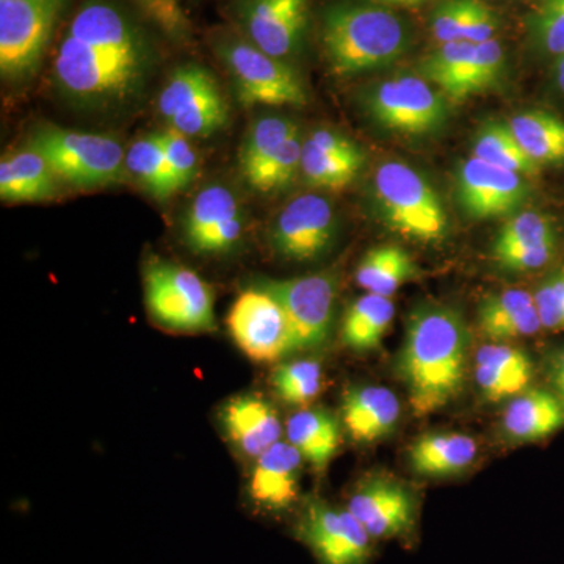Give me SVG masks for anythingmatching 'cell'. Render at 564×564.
Segmentation results:
<instances>
[{
	"label": "cell",
	"mask_w": 564,
	"mask_h": 564,
	"mask_svg": "<svg viewBox=\"0 0 564 564\" xmlns=\"http://www.w3.org/2000/svg\"><path fill=\"white\" fill-rule=\"evenodd\" d=\"M143 44L120 10L90 2L77 11L54 61V76L69 98L88 104L131 98L143 80Z\"/></svg>",
	"instance_id": "obj_1"
},
{
	"label": "cell",
	"mask_w": 564,
	"mask_h": 564,
	"mask_svg": "<svg viewBox=\"0 0 564 564\" xmlns=\"http://www.w3.org/2000/svg\"><path fill=\"white\" fill-rule=\"evenodd\" d=\"M469 361V329L458 311L423 304L406 323L399 373L415 415L443 410L462 392Z\"/></svg>",
	"instance_id": "obj_2"
},
{
	"label": "cell",
	"mask_w": 564,
	"mask_h": 564,
	"mask_svg": "<svg viewBox=\"0 0 564 564\" xmlns=\"http://www.w3.org/2000/svg\"><path fill=\"white\" fill-rule=\"evenodd\" d=\"M323 47L336 76H356L402 57L411 33L402 18L372 6L340 3L323 17Z\"/></svg>",
	"instance_id": "obj_3"
},
{
	"label": "cell",
	"mask_w": 564,
	"mask_h": 564,
	"mask_svg": "<svg viewBox=\"0 0 564 564\" xmlns=\"http://www.w3.org/2000/svg\"><path fill=\"white\" fill-rule=\"evenodd\" d=\"M378 209L392 231L404 239L437 243L448 232L440 196L423 174L403 162H386L375 173Z\"/></svg>",
	"instance_id": "obj_4"
},
{
	"label": "cell",
	"mask_w": 564,
	"mask_h": 564,
	"mask_svg": "<svg viewBox=\"0 0 564 564\" xmlns=\"http://www.w3.org/2000/svg\"><path fill=\"white\" fill-rule=\"evenodd\" d=\"M32 148L46 159L57 180L80 188L117 184L128 170L121 143L102 133L46 126L33 133Z\"/></svg>",
	"instance_id": "obj_5"
},
{
	"label": "cell",
	"mask_w": 564,
	"mask_h": 564,
	"mask_svg": "<svg viewBox=\"0 0 564 564\" xmlns=\"http://www.w3.org/2000/svg\"><path fill=\"white\" fill-rule=\"evenodd\" d=\"M143 281L148 311L162 326L185 333L215 328L214 295L192 270L158 259L148 263Z\"/></svg>",
	"instance_id": "obj_6"
},
{
	"label": "cell",
	"mask_w": 564,
	"mask_h": 564,
	"mask_svg": "<svg viewBox=\"0 0 564 564\" xmlns=\"http://www.w3.org/2000/svg\"><path fill=\"white\" fill-rule=\"evenodd\" d=\"M66 2L68 0H0L3 79H25L35 73Z\"/></svg>",
	"instance_id": "obj_7"
},
{
	"label": "cell",
	"mask_w": 564,
	"mask_h": 564,
	"mask_svg": "<svg viewBox=\"0 0 564 564\" xmlns=\"http://www.w3.org/2000/svg\"><path fill=\"white\" fill-rule=\"evenodd\" d=\"M240 101L247 106L300 107L307 101L296 70L250 41H228L220 46Z\"/></svg>",
	"instance_id": "obj_8"
},
{
	"label": "cell",
	"mask_w": 564,
	"mask_h": 564,
	"mask_svg": "<svg viewBox=\"0 0 564 564\" xmlns=\"http://www.w3.org/2000/svg\"><path fill=\"white\" fill-rule=\"evenodd\" d=\"M159 111L170 129L185 137H209L228 121V106L217 80L195 65L174 70L159 96Z\"/></svg>",
	"instance_id": "obj_9"
},
{
	"label": "cell",
	"mask_w": 564,
	"mask_h": 564,
	"mask_svg": "<svg viewBox=\"0 0 564 564\" xmlns=\"http://www.w3.org/2000/svg\"><path fill=\"white\" fill-rule=\"evenodd\" d=\"M295 534L318 564H370L377 541L347 510L325 500H310L299 516Z\"/></svg>",
	"instance_id": "obj_10"
},
{
	"label": "cell",
	"mask_w": 564,
	"mask_h": 564,
	"mask_svg": "<svg viewBox=\"0 0 564 564\" xmlns=\"http://www.w3.org/2000/svg\"><path fill=\"white\" fill-rule=\"evenodd\" d=\"M261 288L272 293L288 315L293 351L313 350L328 340L337 295L334 274L265 281Z\"/></svg>",
	"instance_id": "obj_11"
},
{
	"label": "cell",
	"mask_w": 564,
	"mask_h": 564,
	"mask_svg": "<svg viewBox=\"0 0 564 564\" xmlns=\"http://www.w3.org/2000/svg\"><path fill=\"white\" fill-rule=\"evenodd\" d=\"M226 323L234 343L251 361L278 362L293 351L288 315L265 289H248L240 293Z\"/></svg>",
	"instance_id": "obj_12"
},
{
	"label": "cell",
	"mask_w": 564,
	"mask_h": 564,
	"mask_svg": "<svg viewBox=\"0 0 564 564\" xmlns=\"http://www.w3.org/2000/svg\"><path fill=\"white\" fill-rule=\"evenodd\" d=\"M347 510L375 541L413 543L419 502L406 486L391 478L364 480L348 499Z\"/></svg>",
	"instance_id": "obj_13"
},
{
	"label": "cell",
	"mask_w": 564,
	"mask_h": 564,
	"mask_svg": "<svg viewBox=\"0 0 564 564\" xmlns=\"http://www.w3.org/2000/svg\"><path fill=\"white\" fill-rule=\"evenodd\" d=\"M370 111L383 128L410 135L436 131L447 118L443 93L414 76L381 82L370 98Z\"/></svg>",
	"instance_id": "obj_14"
},
{
	"label": "cell",
	"mask_w": 564,
	"mask_h": 564,
	"mask_svg": "<svg viewBox=\"0 0 564 564\" xmlns=\"http://www.w3.org/2000/svg\"><path fill=\"white\" fill-rule=\"evenodd\" d=\"M336 232V214L328 199L314 193L296 196L278 215L272 243L282 258L310 262L328 250Z\"/></svg>",
	"instance_id": "obj_15"
},
{
	"label": "cell",
	"mask_w": 564,
	"mask_h": 564,
	"mask_svg": "<svg viewBox=\"0 0 564 564\" xmlns=\"http://www.w3.org/2000/svg\"><path fill=\"white\" fill-rule=\"evenodd\" d=\"M243 231L239 199L225 185H209L195 196L184 218V239L196 254L231 251Z\"/></svg>",
	"instance_id": "obj_16"
},
{
	"label": "cell",
	"mask_w": 564,
	"mask_h": 564,
	"mask_svg": "<svg viewBox=\"0 0 564 564\" xmlns=\"http://www.w3.org/2000/svg\"><path fill=\"white\" fill-rule=\"evenodd\" d=\"M456 195L467 217L486 220L503 217L522 206L529 187L521 174L470 155L459 169Z\"/></svg>",
	"instance_id": "obj_17"
},
{
	"label": "cell",
	"mask_w": 564,
	"mask_h": 564,
	"mask_svg": "<svg viewBox=\"0 0 564 564\" xmlns=\"http://www.w3.org/2000/svg\"><path fill=\"white\" fill-rule=\"evenodd\" d=\"M243 21L250 43L282 61L302 43L307 0H251Z\"/></svg>",
	"instance_id": "obj_18"
},
{
	"label": "cell",
	"mask_w": 564,
	"mask_h": 564,
	"mask_svg": "<svg viewBox=\"0 0 564 564\" xmlns=\"http://www.w3.org/2000/svg\"><path fill=\"white\" fill-rule=\"evenodd\" d=\"M303 456L291 443H276L256 458L251 499L269 513L289 510L299 500Z\"/></svg>",
	"instance_id": "obj_19"
},
{
	"label": "cell",
	"mask_w": 564,
	"mask_h": 564,
	"mask_svg": "<svg viewBox=\"0 0 564 564\" xmlns=\"http://www.w3.org/2000/svg\"><path fill=\"white\" fill-rule=\"evenodd\" d=\"M400 415L399 397L384 386H356L344 393L343 419L356 443L383 440L395 430Z\"/></svg>",
	"instance_id": "obj_20"
},
{
	"label": "cell",
	"mask_w": 564,
	"mask_h": 564,
	"mask_svg": "<svg viewBox=\"0 0 564 564\" xmlns=\"http://www.w3.org/2000/svg\"><path fill=\"white\" fill-rule=\"evenodd\" d=\"M221 423L229 440L252 458H259L281 440L276 410L261 395L248 393L229 400L221 410Z\"/></svg>",
	"instance_id": "obj_21"
},
{
	"label": "cell",
	"mask_w": 564,
	"mask_h": 564,
	"mask_svg": "<svg viewBox=\"0 0 564 564\" xmlns=\"http://www.w3.org/2000/svg\"><path fill=\"white\" fill-rule=\"evenodd\" d=\"M532 361L521 348L510 344H486L475 358V381L489 402L513 399L529 388Z\"/></svg>",
	"instance_id": "obj_22"
},
{
	"label": "cell",
	"mask_w": 564,
	"mask_h": 564,
	"mask_svg": "<svg viewBox=\"0 0 564 564\" xmlns=\"http://www.w3.org/2000/svg\"><path fill=\"white\" fill-rule=\"evenodd\" d=\"M478 328L486 339L507 344L543 329L534 295L522 289H510L486 296L478 307Z\"/></svg>",
	"instance_id": "obj_23"
},
{
	"label": "cell",
	"mask_w": 564,
	"mask_h": 564,
	"mask_svg": "<svg viewBox=\"0 0 564 564\" xmlns=\"http://www.w3.org/2000/svg\"><path fill=\"white\" fill-rule=\"evenodd\" d=\"M564 426V403L555 393L529 389L513 397L503 413V429L519 443L545 440Z\"/></svg>",
	"instance_id": "obj_24"
},
{
	"label": "cell",
	"mask_w": 564,
	"mask_h": 564,
	"mask_svg": "<svg viewBox=\"0 0 564 564\" xmlns=\"http://www.w3.org/2000/svg\"><path fill=\"white\" fill-rule=\"evenodd\" d=\"M473 436L463 433H429L419 437L410 451L411 467L423 477H451L466 470L477 458Z\"/></svg>",
	"instance_id": "obj_25"
},
{
	"label": "cell",
	"mask_w": 564,
	"mask_h": 564,
	"mask_svg": "<svg viewBox=\"0 0 564 564\" xmlns=\"http://www.w3.org/2000/svg\"><path fill=\"white\" fill-rule=\"evenodd\" d=\"M285 433L304 462L317 470L328 466L343 443L339 422L321 408H306L293 414L285 425Z\"/></svg>",
	"instance_id": "obj_26"
},
{
	"label": "cell",
	"mask_w": 564,
	"mask_h": 564,
	"mask_svg": "<svg viewBox=\"0 0 564 564\" xmlns=\"http://www.w3.org/2000/svg\"><path fill=\"white\" fill-rule=\"evenodd\" d=\"M55 174L39 151L17 152L0 162V196L3 202H46L55 195Z\"/></svg>",
	"instance_id": "obj_27"
},
{
	"label": "cell",
	"mask_w": 564,
	"mask_h": 564,
	"mask_svg": "<svg viewBox=\"0 0 564 564\" xmlns=\"http://www.w3.org/2000/svg\"><path fill=\"white\" fill-rule=\"evenodd\" d=\"M395 306L389 296L367 292L350 304L345 313L340 339L352 351L377 350L391 328Z\"/></svg>",
	"instance_id": "obj_28"
},
{
	"label": "cell",
	"mask_w": 564,
	"mask_h": 564,
	"mask_svg": "<svg viewBox=\"0 0 564 564\" xmlns=\"http://www.w3.org/2000/svg\"><path fill=\"white\" fill-rule=\"evenodd\" d=\"M514 139L538 165L564 162V121L547 111L532 110L516 115L508 122Z\"/></svg>",
	"instance_id": "obj_29"
},
{
	"label": "cell",
	"mask_w": 564,
	"mask_h": 564,
	"mask_svg": "<svg viewBox=\"0 0 564 564\" xmlns=\"http://www.w3.org/2000/svg\"><path fill=\"white\" fill-rule=\"evenodd\" d=\"M417 274L414 259L399 245H380L367 251L355 280L367 292L391 296Z\"/></svg>",
	"instance_id": "obj_30"
},
{
	"label": "cell",
	"mask_w": 564,
	"mask_h": 564,
	"mask_svg": "<svg viewBox=\"0 0 564 564\" xmlns=\"http://www.w3.org/2000/svg\"><path fill=\"white\" fill-rule=\"evenodd\" d=\"M475 46L477 44L464 40L441 44L422 62L423 77L436 85L445 96L459 101L473 68Z\"/></svg>",
	"instance_id": "obj_31"
},
{
	"label": "cell",
	"mask_w": 564,
	"mask_h": 564,
	"mask_svg": "<svg viewBox=\"0 0 564 564\" xmlns=\"http://www.w3.org/2000/svg\"><path fill=\"white\" fill-rule=\"evenodd\" d=\"M126 169L154 198L166 199L176 193L166 162L162 132L137 140L126 152Z\"/></svg>",
	"instance_id": "obj_32"
},
{
	"label": "cell",
	"mask_w": 564,
	"mask_h": 564,
	"mask_svg": "<svg viewBox=\"0 0 564 564\" xmlns=\"http://www.w3.org/2000/svg\"><path fill=\"white\" fill-rule=\"evenodd\" d=\"M473 155L524 176H534L541 172V166L525 154L508 124L502 122H491L478 132Z\"/></svg>",
	"instance_id": "obj_33"
},
{
	"label": "cell",
	"mask_w": 564,
	"mask_h": 564,
	"mask_svg": "<svg viewBox=\"0 0 564 564\" xmlns=\"http://www.w3.org/2000/svg\"><path fill=\"white\" fill-rule=\"evenodd\" d=\"M362 163L364 159L333 155L315 147L313 141H303L302 173L315 187L343 191L355 180Z\"/></svg>",
	"instance_id": "obj_34"
},
{
	"label": "cell",
	"mask_w": 564,
	"mask_h": 564,
	"mask_svg": "<svg viewBox=\"0 0 564 564\" xmlns=\"http://www.w3.org/2000/svg\"><path fill=\"white\" fill-rule=\"evenodd\" d=\"M296 132H300L299 126L288 118L265 117L256 121L240 152V169L245 180Z\"/></svg>",
	"instance_id": "obj_35"
},
{
	"label": "cell",
	"mask_w": 564,
	"mask_h": 564,
	"mask_svg": "<svg viewBox=\"0 0 564 564\" xmlns=\"http://www.w3.org/2000/svg\"><path fill=\"white\" fill-rule=\"evenodd\" d=\"M274 392L291 406H306L323 389V369L314 359L281 364L272 375Z\"/></svg>",
	"instance_id": "obj_36"
},
{
	"label": "cell",
	"mask_w": 564,
	"mask_h": 564,
	"mask_svg": "<svg viewBox=\"0 0 564 564\" xmlns=\"http://www.w3.org/2000/svg\"><path fill=\"white\" fill-rule=\"evenodd\" d=\"M555 242V226L547 215L534 210L521 212L505 223L503 228L497 234L492 245V258L508 251Z\"/></svg>",
	"instance_id": "obj_37"
},
{
	"label": "cell",
	"mask_w": 564,
	"mask_h": 564,
	"mask_svg": "<svg viewBox=\"0 0 564 564\" xmlns=\"http://www.w3.org/2000/svg\"><path fill=\"white\" fill-rule=\"evenodd\" d=\"M303 141L300 132L285 141L280 150L274 151L265 162L247 177L252 188L269 193L281 191L291 184L296 172L302 170Z\"/></svg>",
	"instance_id": "obj_38"
},
{
	"label": "cell",
	"mask_w": 564,
	"mask_h": 564,
	"mask_svg": "<svg viewBox=\"0 0 564 564\" xmlns=\"http://www.w3.org/2000/svg\"><path fill=\"white\" fill-rule=\"evenodd\" d=\"M527 28L538 51L554 58L564 55V0H541Z\"/></svg>",
	"instance_id": "obj_39"
},
{
	"label": "cell",
	"mask_w": 564,
	"mask_h": 564,
	"mask_svg": "<svg viewBox=\"0 0 564 564\" xmlns=\"http://www.w3.org/2000/svg\"><path fill=\"white\" fill-rule=\"evenodd\" d=\"M505 54L499 40L486 41L475 46V57L469 77L464 84L462 99L492 87L502 76Z\"/></svg>",
	"instance_id": "obj_40"
},
{
	"label": "cell",
	"mask_w": 564,
	"mask_h": 564,
	"mask_svg": "<svg viewBox=\"0 0 564 564\" xmlns=\"http://www.w3.org/2000/svg\"><path fill=\"white\" fill-rule=\"evenodd\" d=\"M162 140L174 191L176 193L184 191L195 177L196 169H198L196 152L193 150L188 137L174 131V129H166L165 132H162Z\"/></svg>",
	"instance_id": "obj_41"
},
{
	"label": "cell",
	"mask_w": 564,
	"mask_h": 564,
	"mask_svg": "<svg viewBox=\"0 0 564 564\" xmlns=\"http://www.w3.org/2000/svg\"><path fill=\"white\" fill-rule=\"evenodd\" d=\"M544 329L564 332V269L552 273L534 293Z\"/></svg>",
	"instance_id": "obj_42"
},
{
	"label": "cell",
	"mask_w": 564,
	"mask_h": 564,
	"mask_svg": "<svg viewBox=\"0 0 564 564\" xmlns=\"http://www.w3.org/2000/svg\"><path fill=\"white\" fill-rule=\"evenodd\" d=\"M470 0H444L434 10L432 33L440 44L463 40L464 22L469 13Z\"/></svg>",
	"instance_id": "obj_43"
},
{
	"label": "cell",
	"mask_w": 564,
	"mask_h": 564,
	"mask_svg": "<svg viewBox=\"0 0 564 564\" xmlns=\"http://www.w3.org/2000/svg\"><path fill=\"white\" fill-rule=\"evenodd\" d=\"M499 20L481 0H470L469 13L464 22L463 40L473 44L496 40Z\"/></svg>",
	"instance_id": "obj_44"
},
{
	"label": "cell",
	"mask_w": 564,
	"mask_h": 564,
	"mask_svg": "<svg viewBox=\"0 0 564 564\" xmlns=\"http://www.w3.org/2000/svg\"><path fill=\"white\" fill-rule=\"evenodd\" d=\"M555 251L556 242L545 243L540 245V247L494 256V261L503 269L513 270V272H532V270L543 269L544 265H547L554 258Z\"/></svg>",
	"instance_id": "obj_45"
},
{
	"label": "cell",
	"mask_w": 564,
	"mask_h": 564,
	"mask_svg": "<svg viewBox=\"0 0 564 564\" xmlns=\"http://www.w3.org/2000/svg\"><path fill=\"white\" fill-rule=\"evenodd\" d=\"M140 3L143 10H147V13L166 31L177 35L185 32L187 24L177 0H140Z\"/></svg>",
	"instance_id": "obj_46"
},
{
	"label": "cell",
	"mask_w": 564,
	"mask_h": 564,
	"mask_svg": "<svg viewBox=\"0 0 564 564\" xmlns=\"http://www.w3.org/2000/svg\"><path fill=\"white\" fill-rule=\"evenodd\" d=\"M307 140L313 141L315 147L329 152V154L340 155V158L364 159L362 151L359 150L358 144L352 143L343 133L328 131V129H318V131L311 133Z\"/></svg>",
	"instance_id": "obj_47"
},
{
	"label": "cell",
	"mask_w": 564,
	"mask_h": 564,
	"mask_svg": "<svg viewBox=\"0 0 564 564\" xmlns=\"http://www.w3.org/2000/svg\"><path fill=\"white\" fill-rule=\"evenodd\" d=\"M554 80L556 88H558L560 93H563L564 95V55L556 58L554 66Z\"/></svg>",
	"instance_id": "obj_48"
},
{
	"label": "cell",
	"mask_w": 564,
	"mask_h": 564,
	"mask_svg": "<svg viewBox=\"0 0 564 564\" xmlns=\"http://www.w3.org/2000/svg\"><path fill=\"white\" fill-rule=\"evenodd\" d=\"M381 2L395 3V6L413 7L430 2V0H381Z\"/></svg>",
	"instance_id": "obj_49"
}]
</instances>
